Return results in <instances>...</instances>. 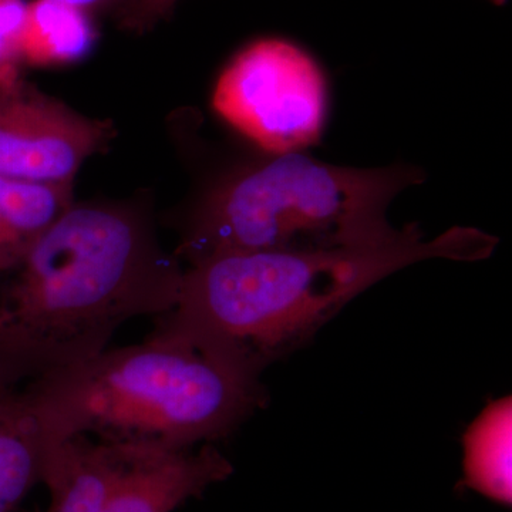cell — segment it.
<instances>
[{
	"instance_id": "obj_10",
	"label": "cell",
	"mask_w": 512,
	"mask_h": 512,
	"mask_svg": "<svg viewBox=\"0 0 512 512\" xmlns=\"http://www.w3.org/2000/svg\"><path fill=\"white\" fill-rule=\"evenodd\" d=\"M73 202V185L26 183L0 175V268L18 258Z\"/></svg>"
},
{
	"instance_id": "obj_8",
	"label": "cell",
	"mask_w": 512,
	"mask_h": 512,
	"mask_svg": "<svg viewBox=\"0 0 512 512\" xmlns=\"http://www.w3.org/2000/svg\"><path fill=\"white\" fill-rule=\"evenodd\" d=\"M25 379L0 359V512H15L42 483L50 446Z\"/></svg>"
},
{
	"instance_id": "obj_7",
	"label": "cell",
	"mask_w": 512,
	"mask_h": 512,
	"mask_svg": "<svg viewBox=\"0 0 512 512\" xmlns=\"http://www.w3.org/2000/svg\"><path fill=\"white\" fill-rule=\"evenodd\" d=\"M231 474V463L212 444L178 453L130 446L89 512H173Z\"/></svg>"
},
{
	"instance_id": "obj_5",
	"label": "cell",
	"mask_w": 512,
	"mask_h": 512,
	"mask_svg": "<svg viewBox=\"0 0 512 512\" xmlns=\"http://www.w3.org/2000/svg\"><path fill=\"white\" fill-rule=\"evenodd\" d=\"M212 107L265 151L299 153L322 134L325 79L301 47L266 37L245 46L222 70Z\"/></svg>"
},
{
	"instance_id": "obj_13",
	"label": "cell",
	"mask_w": 512,
	"mask_h": 512,
	"mask_svg": "<svg viewBox=\"0 0 512 512\" xmlns=\"http://www.w3.org/2000/svg\"><path fill=\"white\" fill-rule=\"evenodd\" d=\"M180 0H136L133 8L120 20L121 29L131 33L150 32L163 22Z\"/></svg>"
},
{
	"instance_id": "obj_11",
	"label": "cell",
	"mask_w": 512,
	"mask_h": 512,
	"mask_svg": "<svg viewBox=\"0 0 512 512\" xmlns=\"http://www.w3.org/2000/svg\"><path fill=\"white\" fill-rule=\"evenodd\" d=\"M511 399L491 403L464 436V485L511 504Z\"/></svg>"
},
{
	"instance_id": "obj_1",
	"label": "cell",
	"mask_w": 512,
	"mask_h": 512,
	"mask_svg": "<svg viewBox=\"0 0 512 512\" xmlns=\"http://www.w3.org/2000/svg\"><path fill=\"white\" fill-rule=\"evenodd\" d=\"M184 269L127 204H76L0 268V359L26 377L107 349L127 320L163 315Z\"/></svg>"
},
{
	"instance_id": "obj_9",
	"label": "cell",
	"mask_w": 512,
	"mask_h": 512,
	"mask_svg": "<svg viewBox=\"0 0 512 512\" xmlns=\"http://www.w3.org/2000/svg\"><path fill=\"white\" fill-rule=\"evenodd\" d=\"M96 18L62 0H30L22 39L25 67L50 69L82 62L97 43Z\"/></svg>"
},
{
	"instance_id": "obj_4",
	"label": "cell",
	"mask_w": 512,
	"mask_h": 512,
	"mask_svg": "<svg viewBox=\"0 0 512 512\" xmlns=\"http://www.w3.org/2000/svg\"><path fill=\"white\" fill-rule=\"evenodd\" d=\"M416 183L412 168L356 170L281 154L218 185L191 218L178 255L191 265L220 255L387 244L404 231L390 227L387 208Z\"/></svg>"
},
{
	"instance_id": "obj_15",
	"label": "cell",
	"mask_w": 512,
	"mask_h": 512,
	"mask_svg": "<svg viewBox=\"0 0 512 512\" xmlns=\"http://www.w3.org/2000/svg\"><path fill=\"white\" fill-rule=\"evenodd\" d=\"M491 3H494V5L501 6L504 5L507 0H490Z\"/></svg>"
},
{
	"instance_id": "obj_12",
	"label": "cell",
	"mask_w": 512,
	"mask_h": 512,
	"mask_svg": "<svg viewBox=\"0 0 512 512\" xmlns=\"http://www.w3.org/2000/svg\"><path fill=\"white\" fill-rule=\"evenodd\" d=\"M28 3L0 0V82L23 77L22 39Z\"/></svg>"
},
{
	"instance_id": "obj_14",
	"label": "cell",
	"mask_w": 512,
	"mask_h": 512,
	"mask_svg": "<svg viewBox=\"0 0 512 512\" xmlns=\"http://www.w3.org/2000/svg\"><path fill=\"white\" fill-rule=\"evenodd\" d=\"M62 2L84 10L93 18L113 16L120 22L127 15L128 10L133 8L136 0H62Z\"/></svg>"
},
{
	"instance_id": "obj_3",
	"label": "cell",
	"mask_w": 512,
	"mask_h": 512,
	"mask_svg": "<svg viewBox=\"0 0 512 512\" xmlns=\"http://www.w3.org/2000/svg\"><path fill=\"white\" fill-rule=\"evenodd\" d=\"M28 390L49 444L84 436L164 453L224 439L266 402L259 377L158 326L140 345L30 377Z\"/></svg>"
},
{
	"instance_id": "obj_2",
	"label": "cell",
	"mask_w": 512,
	"mask_h": 512,
	"mask_svg": "<svg viewBox=\"0 0 512 512\" xmlns=\"http://www.w3.org/2000/svg\"><path fill=\"white\" fill-rule=\"evenodd\" d=\"M495 244L476 228H451L424 241L419 228L409 227L375 247L212 256L185 269L178 301L157 326L261 377L393 272L429 258L477 261Z\"/></svg>"
},
{
	"instance_id": "obj_6",
	"label": "cell",
	"mask_w": 512,
	"mask_h": 512,
	"mask_svg": "<svg viewBox=\"0 0 512 512\" xmlns=\"http://www.w3.org/2000/svg\"><path fill=\"white\" fill-rule=\"evenodd\" d=\"M110 121L93 119L43 93L25 77L0 82V175L73 185L84 163L109 146Z\"/></svg>"
}]
</instances>
